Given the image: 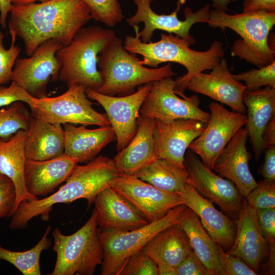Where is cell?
<instances>
[{
    "label": "cell",
    "mask_w": 275,
    "mask_h": 275,
    "mask_svg": "<svg viewBox=\"0 0 275 275\" xmlns=\"http://www.w3.org/2000/svg\"><path fill=\"white\" fill-rule=\"evenodd\" d=\"M188 182L204 198L217 205L236 221L242 207L241 195L234 183L217 175L188 149L184 161Z\"/></svg>",
    "instance_id": "13"
},
{
    "label": "cell",
    "mask_w": 275,
    "mask_h": 275,
    "mask_svg": "<svg viewBox=\"0 0 275 275\" xmlns=\"http://www.w3.org/2000/svg\"><path fill=\"white\" fill-rule=\"evenodd\" d=\"M140 61L116 36L98 56L97 65L103 84L96 91L109 96H126L134 93L136 87L177 74L171 63L152 68L144 67Z\"/></svg>",
    "instance_id": "6"
},
{
    "label": "cell",
    "mask_w": 275,
    "mask_h": 275,
    "mask_svg": "<svg viewBox=\"0 0 275 275\" xmlns=\"http://www.w3.org/2000/svg\"><path fill=\"white\" fill-rule=\"evenodd\" d=\"M242 12H275V0H243Z\"/></svg>",
    "instance_id": "45"
},
{
    "label": "cell",
    "mask_w": 275,
    "mask_h": 275,
    "mask_svg": "<svg viewBox=\"0 0 275 275\" xmlns=\"http://www.w3.org/2000/svg\"><path fill=\"white\" fill-rule=\"evenodd\" d=\"M176 224L185 232L192 250L212 275H222L217 244L203 227L197 214L186 206Z\"/></svg>",
    "instance_id": "29"
},
{
    "label": "cell",
    "mask_w": 275,
    "mask_h": 275,
    "mask_svg": "<svg viewBox=\"0 0 275 275\" xmlns=\"http://www.w3.org/2000/svg\"><path fill=\"white\" fill-rule=\"evenodd\" d=\"M25 151L26 159L33 160H45L62 155L64 153V131L62 125L32 115Z\"/></svg>",
    "instance_id": "28"
},
{
    "label": "cell",
    "mask_w": 275,
    "mask_h": 275,
    "mask_svg": "<svg viewBox=\"0 0 275 275\" xmlns=\"http://www.w3.org/2000/svg\"><path fill=\"white\" fill-rule=\"evenodd\" d=\"M248 137L246 128H240L218 155L212 170L232 181L245 198L258 185L249 168L251 155L246 149Z\"/></svg>",
    "instance_id": "19"
},
{
    "label": "cell",
    "mask_w": 275,
    "mask_h": 275,
    "mask_svg": "<svg viewBox=\"0 0 275 275\" xmlns=\"http://www.w3.org/2000/svg\"><path fill=\"white\" fill-rule=\"evenodd\" d=\"M152 0H134L137 9L134 15L126 19L127 22L133 26L138 25L140 22L144 23V27L139 31V35L142 42L148 43L156 30L166 31L185 40L190 45L194 44L196 40L190 35L189 32L192 26L197 23H207L210 15V5L207 4L196 12H193L189 7L184 10V20L178 17V12L185 0H178L176 9L171 14H158L151 7Z\"/></svg>",
    "instance_id": "12"
},
{
    "label": "cell",
    "mask_w": 275,
    "mask_h": 275,
    "mask_svg": "<svg viewBox=\"0 0 275 275\" xmlns=\"http://www.w3.org/2000/svg\"><path fill=\"white\" fill-rule=\"evenodd\" d=\"M12 5L11 0H0V25L3 29L6 27V19Z\"/></svg>",
    "instance_id": "47"
},
{
    "label": "cell",
    "mask_w": 275,
    "mask_h": 275,
    "mask_svg": "<svg viewBox=\"0 0 275 275\" xmlns=\"http://www.w3.org/2000/svg\"><path fill=\"white\" fill-rule=\"evenodd\" d=\"M63 45L54 39L41 43L30 58H17L12 70L11 81L25 90L32 96H47L49 82L56 81L62 64L56 57Z\"/></svg>",
    "instance_id": "11"
},
{
    "label": "cell",
    "mask_w": 275,
    "mask_h": 275,
    "mask_svg": "<svg viewBox=\"0 0 275 275\" xmlns=\"http://www.w3.org/2000/svg\"><path fill=\"white\" fill-rule=\"evenodd\" d=\"M264 161L259 172L264 179L275 181V147L265 149Z\"/></svg>",
    "instance_id": "44"
},
{
    "label": "cell",
    "mask_w": 275,
    "mask_h": 275,
    "mask_svg": "<svg viewBox=\"0 0 275 275\" xmlns=\"http://www.w3.org/2000/svg\"><path fill=\"white\" fill-rule=\"evenodd\" d=\"M120 275H157V265L142 249L129 258Z\"/></svg>",
    "instance_id": "38"
},
{
    "label": "cell",
    "mask_w": 275,
    "mask_h": 275,
    "mask_svg": "<svg viewBox=\"0 0 275 275\" xmlns=\"http://www.w3.org/2000/svg\"><path fill=\"white\" fill-rule=\"evenodd\" d=\"M232 75L236 80L245 82L247 91H255L263 86L275 89V61L265 66Z\"/></svg>",
    "instance_id": "35"
},
{
    "label": "cell",
    "mask_w": 275,
    "mask_h": 275,
    "mask_svg": "<svg viewBox=\"0 0 275 275\" xmlns=\"http://www.w3.org/2000/svg\"><path fill=\"white\" fill-rule=\"evenodd\" d=\"M135 36L127 35L123 46L133 54L143 56L140 63L152 68L165 62H174L184 66L186 73L175 79V90L184 93L189 81L205 70H211L224 58L225 49L221 41H215L206 51H197L189 48V43L180 37L161 33L158 41L144 43L139 35V25L133 26Z\"/></svg>",
    "instance_id": "3"
},
{
    "label": "cell",
    "mask_w": 275,
    "mask_h": 275,
    "mask_svg": "<svg viewBox=\"0 0 275 275\" xmlns=\"http://www.w3.org/2000/svg\"><path fill=\"white\" fill-rule=\"evenodd\" d=\"M151 85L152 82H149L141 85L136 92L117 97L85 89L87 97L96 101L105 111L116 135L118 151L127 146L135 135L140 109Z\"/></svg>",
    "instance_id": "15"
},
{
    "label": "cell",
    "mask_w": 275,
    "mask_h": 275,
    "mask_svg": "<svg viewBox=\"0 0 275 275\" xmlns=\"http://www.w3.org/2000/svg\"><path fill=\"white\" fill-rule=\"evenodd\" d=\"M177 275H212L192 250L176 267Z\"/></svg>",
    "instance_id": "43"
},
{
    "label": "cell",
    "mask_w": 275,
    "mask_h": 275,
    "mask_svg": "<svg viewBox=\"0 0 275 275\" xmlns=\"http://www.w3.org/2000/svg\"><path fill=\"white\" fill-rule=\"evenodd\" d=\"M133 176L158 189L178 194L188 182L185 169H180L161 158L155 159Z\"/></svg>",
    "instance_id": "31"
},
{
    "label": "cell",
    "mask_w": 275,
    "mask_h": 275,
    "mask_svg": "<svg viewBox=\"0 0 275 275\" xmlns=\"http://www.w3.org/2000/svg\"><path fill=\"white\" fill-rule=\"evenodd\" d=\"M115 178L113 168L101 156L94 158L85 165H77L58 191L42 199L21 202L12 216L9 227L14 230L24 228L32 218L38 215L47 221L53 205L58 203H70L85 199L89 208L96 196L109 187Z\"/></svg>",
    "instance_id": "2"
},
{
    "label": "cell",
    "mask_w": 275,
    "mask_h": 275,
    "mask_svg": "<svg viewBox=\"0 0 275 275\" xmlns=\"http://www.w3.org/2000/svg\"><path fill=\"white\" fill-rule=\"evenodd\" d=\"M178 205L160 218L130 231L99 229V237L103 249L101 275H120L129 258L142 249L157 233L177 224L186 208Z\"/></svg>",
    "instance_id": "8"
},
{
    "label": "cell",
    "mask_w": 275,
    "mask_h": 275,
    "mask_svg": "<svg viewBox=\"0 0 275 275\" xmlns=\"http://www.w3.org/2000/svg\"><path fill=\"white\" fill-rule=\"evenodd\" d=\"M93 104L85 88L74 84L60 95L35 98L29 106L32 116L54 124L110 125L107 115L96 111L92 107Z\"/></svg>",
    "instance_id": "9"
},
{
    "label": "cell",
    "mask_w": 275,
    "mask_h": 275,
    "mask_svg": "<svg viewBox=\"0 0 275 275\" xmlns=\"http://www.w3.org/2000/svg\"><path fill=\"white\" fill-rule=\"evenodd\" d=\"M114 30L99 25L83 26L56 57L62 64L59 79L68 87L77 84L94 91L103 84L98 70V56L116 37Z\"/></svg>",
    "instance_id": "5"
},
{
    "label": "cell",
    "mask_w": 275,
    "mask_h": 275,
    "mask_svg": "<svg viewBox=\"0 0 275 275\" xmlns=\"http://www.w3.org/2000/svg\"><path fill=\"white\" fill-rule=\"evenodd\" d=\"M210 27L229 28L241 39L232 44L231 54L246 63L261 68L275 61V51L269 44L268 37L275 24V12L259 11L230 14L219 9L210 11L207 23Z\"/></svg>",
    "instance_id": "4"
},
{
    "label": "cell",
    "mask_w": 275,
    "mask_h": 275,
    "mask_svg": "<svg viewBox=\"0 0 275 275\" xmlns=\"http://www.w3.org/2000/svg\"><path fill=\"white\" fill-rule=\"evenodd\" d=\"M217 247L222 267V275L258 274L242 259L225 253L223 248L218 244Z\"/></svg>",
    "instance_id": "40"
},
{
    "label": "cell",
    "mask_w": 275,
    "mask_h": 275,
    "mask_svg": "<svg viewBox=\"0 0 275 275\" xmlns=\"http://www.w3.org/2000/svg\"><path fill=\"white\" fill-rule=\"evenodd\" d=\"M212 6L215 9H222L226 12L229 10V5L231 2V0H211Z\"/></svg>",
    "instance_id": "49"
},
{
    "label": "cell",
    "mask_w": 275,
    "mask_h": 275,
    "mask_svg": "<svg viewBox=\"0 0 275 275\" xmlns=\"http://www.w3.org/2000/svg\"><path fill=\"white\" fill-rule=\"evenodd\" d=\"M268 244L260 227L256 210L246 200L236 221V231L233 244L227 253L242 259L258 273L261 263L267 256Z\"/></svg>",
    "instance_id": "20"
},
{
    "label": "cell",
    "mask_w": 275,
    "mask_h": 275,
    "mask_svg": "<svg viewBox=\"0 0 275 275\" xmlns=\"http://www.w3.org/2000/svg\"><path fill=\"white\" fill-rule=\"evenodd\" d=\"M16 196L13 182L7 176L0 173V218L11 216Z\"/></svg>",
    "instance_id": "41"
},
{
    "label": "cell",
    "mask_w": 275,
    "mask_h": 275,
    "mask_svg": "<svg viewBox=\"0 0 275 275\" xmlns=\"http://www.w3.org/2000/svg\"><path fill=\"white\" fill-rule=\"evenodd\" d=\"M52 236L57 260L51 275H93L102 264L103 249L94 209L86 223L73 234L65 235L56 228Z\"/></svg>",
    "instance_id": "7"
},
{
    "label": "cell",
    "mask_w": 275,
    "mask_h": 275,
    "mask_svg": "<svg viewBox=\"0 0 275 275\" xmlns=\"http://www.w3.org/2000/svg\"><path fill=\"white\" fill-rule=\"evenodd\" d=\"M64 153L77 160L88 162L107 144L116 140L112 126L88 129L84 125L64 124Z\"/></svg>",
    "instance_id": "27"
},
{
    "label": "cell",
    "mask_w": 275,
    "mask_h": 275,
    "mask_svg": "<svg viewBox=\"0 0 275 275\" xmlns=\"http://www.w3.org/2000/svg\"><path fill=\"white\" fill-rule=\"evenodd\" d=\"M206 125L205 122L192 119L169 122L156 120L153 131L156 158L164 159L180 169H184L186 150Z\"/></svg>",
    "instance_id": "17"
},
{
    "label": "cell",
    "mask_w": 275,
    "mask_h": 275,
    "mask_svg": "<svg viewBox=\"0 0 275 275\" xmlns=\"http://www.w3.org/2000/svg\"><path fill=\"white\" fill-rule=\"evenodd\" d=\"M156 119L139 115L136 132L129 143L113 159L121 174L133 175L153 162L154 154L153 131Z\"/></svg>",
    "instance_id": "24"
},
{
    "label": "cell",
    "mask_w": 275,
    "mask_h": 275,
    "mask_svg": "<svg viewBox=\"0 0 275 275\" xmlns=\"http://www.w3.org/2000/svg\"><path fill=\"white\" fill-rule=\"evenodd\" d=\"M50 230L51 227L48 226L37 244L25 251H10L0 244V260L9 262L23 275L41 274L40 255L43 251L48 249L51 245V242L47 237Z\"/></svg>",
    "instance_id": "32"
},
{
    "label": "cell",
    "mask_w": 275,
    "mask_h": 275,
    "mask_svg": "<svg viewBox=\"0 0 275 275\" xmlns=\"http://www.w3.org/2000/svg\"><path fill=\"white\" fill-rule=\"evenodd\" d=\"M27 131L20 129L8 139L0 138V173L10 178L16 189V200L11 216L24 200L37 199L27 191L24 180Z\"/></svg>",
    "instance_id": "26"
},
{
    "label": "cell",
    "mask_w": 275,
    "mask_h": 275,
    "mask_svg": "<svg viewBox=\"0 0 275 275\" xmlns=\"http://www.w3.org/2000/svg\"><path fill=\"white\" fill-rule=\"evenodd\" d=\"M232 74L227 61L223 58L211 72H202L193 77L186 89L221 102L236 112L245 114L246 109L242 96L246 91L245 86L235 79Z\"/></svg>",
    "instance_id": "18"
},
{
    "label": "cell",
    "mask_w": 275,
    "mask_h": 275,
    "mask_svg": "<svg viewBox=\"0 0 275 275\" xmlns=\"http://www.w3.org/2000/svg\"><path fill=\"white\" fill-rule=\"evenodd\" d=\"M249 205L255 209L275 207V181L264 179L258 183L246 197Z\"/></svg>",
    "instance_id": "37"
},
{
    "label": "cell",
    "mask_w": 275,
    "mask_h": 275,
    "mask_svg": "<svg viewBox=\"0 0 275 275\" xmlns=\"http://www.w3.org/2000/svg\"><path fill=\"white\" fill-rule=\"evenodd\" d=\"M78 163L77 160L65 153L45 160L26 159L24 180L28 192L37 198L53 193L66 181Z\"/></svg>",
    "instance_id": "23"
},
{
    "label": "cell",
    "mask_w": 275,
    "mask_h": 275,
    "mask_svg": "<svg viewBox=\"0 0 275 275\" xmlns=\"http://www.w3.org/2000/svg\"><path fill=\"white\" fill-rule=\"evenodd\" d=\"M209 108L210 118L206 127L191 143L188 149L212 170L217 158L228 143L246 124L247 116L245 114L230 111L215 102L210 103Z\"/></svg>",
    "instance_id": "14"
},
{
    "label": "cell",
    "mask_w": 275,
    "mask_h": 275,
    "mask_svg": "<svg viewBox=\"0 0 275 275\" xmlns=\"http://www.w3.org/2000/svg\"><path fill=\"white\" fill-rule=\"evenodd\" d=\"M94 203L100 229L130 231L149 223L130 202L111 187L100 192Z\"/></svg>",
    "instance_id": "21"
},
{
    "label": "cell",
    "mask_w": 275,
    "mask_h": 275,
    "mask_svg": "<svg viewBox=\"0 0 275 275\" xmlns=\"http://www.w3.org/2000/svg\"><path fill=\"white\" fill-rule=\"evenodd\" d=\"M35 98L13 81L8 87L0 86V107L17 101L25 102L29 105Z\"/></svg>",
    "instance_id": "42"
},
{
    "label": "cell",
    "mask_w": 275,
    "mask_h": 275,
    "mask_svg": "<svg viewBox=\"0 0 275 275\" xmlns=\"http://www.w3.org/2000/svg\"><path fill=\"white\" fill-rule=\"evenodd\" d=\"M258 221L262 232L267 241L269 257L265 267L274 274L275 268V208L256 210Z\"/></svg>",
    "instance_id": "36"
},
{
    "label": "cell",
    "mask_w": 275,
    "mask_h": 275,
    "mask_svg": "<svg viewBox=\"0 0 275 275\" xmlns=\"http://www.w3.org/2000/svg\"><path fill=\"white\" fill-rule=\"evenodd\" d=\"M262 139L264 150L275 147V117L266 126L262 133Z\"/></svg>",
    "instance_id": "46"
},
{
    "label": "cell",
    "mask_w": 275,
    "mask_h": 275,
    "mask_svg": "<svg viewBox=\"0 0 275 275\" xmlns=\"http://www.w3.org/2000/svg\"><path fill=\"white\" fill-rule=\"evenodd\" d=\"M11 37V46L6 49L3 45L4 35L0 32V86L11 80L14 63L21 50L18 46L15 45L16 37Z\"/></svg>",
    "instance_id": "39"
},
{
    "label": "cell",
    "mask_w": 275,
    "mask_h": 275,
    "mask_svg": "<svg viewBox=\"0 0 275 275\" xmlns=\"http://www.w3.org/2000/svg\"><path fill=\"white\" fill-rule=\"evenodd\" d=\"M143 249L156 264L176 267L192 250L185 232L176 224L157 233Z\"/></svg>",
    "instance_id": "30"
},
{
    "label": "cell",
    "mask_w": 275,
    "mask_h": 275,
    "mask_svg": "<svg viewBox=\"0 0 275 275\" xmlns=\"http://www.w3.org/2000/svg\"><path fill=\"white\" fill-rule=\"evenodd\" d=\"M9 13V33L22 39L28 56L49 39L57 40L63 46L68 45L92 19L90 9L83 0L13 4Z\"/></svg>",
    "instance_id": "1"
},
{
    "label": "cell",
    "mask_w": 275,
    "mask_h": 275,
    "mask_svg": "<svg viewBox=\"0 0 275 275\" xmlns=\"http://www.w3.org/2000/svg\"><path fill=\"white\" fill-rule=\"evenodd\" d=\"M248 115L245 128L256 159L264 150L263 132L275 117V89L268 86L253 91H245L242 96Z\"/></svg>",
    "instance_id": "25"
},
{
    "label": "cell",
    "mask_w": 275,
    "mask_h": 275,
    "mask_svg": "<svg viewBox=\"0 0 275 275\" xmlns=\"http://www.w3.org/2000/svg\"><path fill=\"white\" fill-rule=\"evenodd\" d=\"M184 204L194 211L214 241L229 250L235 237L236 221L218 211L213 203L202 197L188 182L179 194Z\"/></svg>",
    "instance_id": "22"
},
{
    "label": "cell",
    "mask_w": 275,
    "mask_h": 275,
    "mask_svg": "<svg viewBox=\"0 0 275 275\" xmlns=\"http://www.w3.org/2000/svg\"><path fill=\"white\" fill-rule=\"evenodd\" d=\"M156 265L157 275H177L176 267L163 264Z\"/></svg>",
    "instance_id": "48"
},
{
    "label": "cell",
    "mask_w": 275,
    "mask_h": 275,
    "mask_svg": "<svg viewBox=\"0 0 275 275\" xmlns=\"http://www.w3.org/2000/svg\"><path fill=\"white\" fill-rule=\"evenodd\" d=\"M130 202L149 223L164 216L184 202L177 193L166 191L133 175L121 174L111 186Z\"/></svg>",
    "instance_id": "16"
},
{
    "label": "cell",
    "mask_w": 275,
    "mask_h": 275,
    "mask_svg": "<svg viewBox=\"0 0 275 275\" xmlns=\"http://www.w3.org/2000/svg\"><path fill=\"white\" fill-rule=\"evenodd\" d=\"M31 118L21 101L0 109V138L8 139L20 129L27 131Z\"/></svg>",
    "instance_id": "33"
},
{
    "label": "cell",
    "mask_w": 275,
    "mask_h": 275,
    "mask_svg": "<svg viewBox=\"0 0 275 275\" xmlns=\"http://www.w3.org/2000/svg\"><path fill=\"white\" fill-rule=\"evenodd\" d=\"M49 0H11L12 4L14 5H23L26 4L31 3H34L36 2H45Z\"/></svg>",
    "instance_id": "50"
},
{
    "label": "cell",
    "mask_w": 275,
    "mask_h": 275,
    "mask_svg": "<svg viewBox=\"0 0 275 275\" xmlns=\"http://www.w3.org/2000/svg\"><path fill=\"white\" fill-rule=\"evenodd\" d=\"M90 9L91 17L107 26L114 27L124 18L118 0H83Z\"/></svg>",
    "instance_id": "34"
},
{
    "label": "cell",
    "mask_w": 275,
    "mask_h": 275,
    "mask_svg": "<svg viewBox=\"0 0 275 275\" xmlns=\"http://www.w3.org/2000/svg\"><path fill=\"white\" fill-rule=\"evenodd\" d=\"M176 81L169 76L152 82L139 111L144 117L164 122L192 119L207 123L210 113L199 107L197 95L186 96L175 90Z\"/></svg>",
    "instance_id": "10"
}]
</instances>
